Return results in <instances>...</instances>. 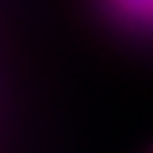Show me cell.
<instances>
[{
	"instance_id": "1",
	"label": "cell",
	"mask_w": 153,
	"mask_h": 153,
	"mask_svg": "<svg viewBox=\"0 0 153 153\" xmlns=\"http://www.w3.org/2000/svg\"><path fill=\"white\" fill-rule=\"evenodd\" d=\"M114 6L128 17H150L153 14V0H114Z\"/></svg>"
}]
</instances>
